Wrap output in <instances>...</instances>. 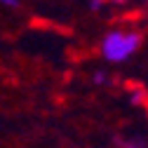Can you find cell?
Here are the masks:
<instances>
[{"instance_id": "6da1fadb", "label": "cell", "mask_w": 148, "mask_h": 148, "mask_svg": "<svg viewBox=\"0 0 148 148\" xmlns=\"http://www.w3.org/2000/svg\"><path fill=\"white\" fill-rule=\"evenodd\" d=\"M139 45H141L139 33H134V31H110L101 42V54H103V59L120 64V61L132 57L139 49Z\"/></svg>"}, {"instance_id": "7a4b0ae2", "label": "cell", "mask_w": 148, "mask_h": 148, "mask_svg": "<svg viewBox=\"0 0 148 148\" xmlns=\"http://www.w3.org/2000/svg\"><path fill=\"white\" fill-rule=\"evenodd\" d=\"M125 148H148V143H143V141H127Z\"/></svg>"}, {"instance_id": "3957f363", "label": "cell", "mask_w": 148, "mask_h": 148, "mask_svg": "<svg viewBox=\"0 0 148 148\" xmlns=\"http://www.w3.org/2000/svg\"><path fill=\"white\" fill-rule=\"evenodd\" d=\"M143 101V94H141V92H134V94H132V103H141Z\"/></svg>"}, {"instance_id": "277c9868", "label": "cell", "mask_w": 148, "mask_h": 148, "mask_svg": "<svg viewBox=\"0 0 148 148\" xmlns=\"http://www.w3.org/2000/svg\"><path fill=\"white\" fill-rule=\"evenodd\" d=\"M94 82H99V85H101V82H106V78H103V73H97V75H94Z\"/></svg>"}]
</instances>
